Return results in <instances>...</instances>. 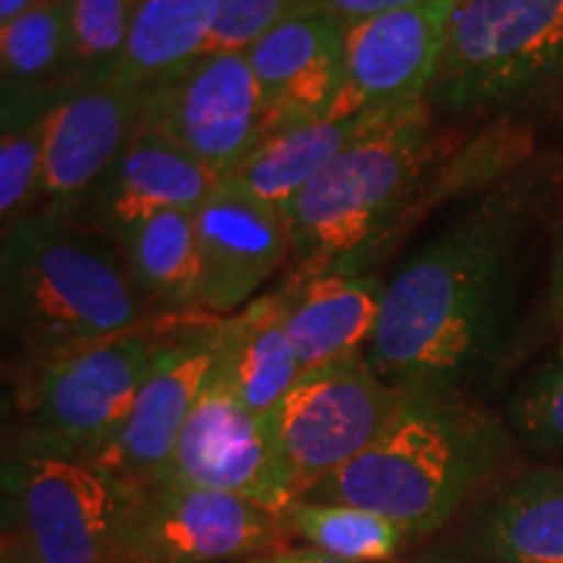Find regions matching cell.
Returning a JSON list of instances; mask_svg holds the SVG:
<instances>
[{
	"label": "cell",
	"instance_id": "obj_1",
	"mask_svg": "<svg viewBox=\"0 0 563 563\" xmlns=\"http://www.w3.org/2000/svg\"><path fill=\"white\" fill-rule=\"evenodd\" d=\"M540 180L501 183L386 282L365 357L391 389L460 397L501 344L538 217Z\"/></svg>",
	"mask_w": 563,
	"mask_h": 563
},
{
	"label": "cell",
	"instance_id": "obj_2",
	"mask_svg": "<svg viewBox=\"0 0 563 563\" xmlns=\"http://www.w3.org/2000/svg\"><path fill=\"white\" fill-rule=\"evenodd\" d=\"M3 329L40 357L157 321L110 235L79 209L37 207L3 230Z\"/></svg>",
	"mask_w": 563,
	"mask_h": 563
},
{
	"label": "cell",
	"instance_id": "obj_3",
	"mask_svg": "<svg viewBox=\"0 0 563 563\" xmlns=\"http://www.w3.org/2000/svg\"><path fill=\"white\" fill-rule=\"evenodd\" d=\"M431 112L415 102L373 121L282 209L290 232L285 282L365 272V256L382 249L431 165Z\"/></svg>",
	"mask_w": 563,
	"mask_h": 563
},
{
	"label": "cell",
	"instance_id": "obj_4",
	"mask_svg": "<svg viewBox=\"0 0 563 563\" xmlns=\"http://www.w3.org/2000/svg\"><path fill=\"white\" fill-rule=\"evenodd\" d=\"M490 454V426L460 397L402 394L382 435L302 498L357 506L410 534L431 532L452 517Z\"/></svg>",
	"mask_w": 563,
	"mask_h": 563
},
{
	"label": "cell",
	"instance_id": "obj_5",
	"mask_svg": "<svg viewBox=\"0 0 563 563\" xmlns=\"http://www.w3.org/2000/svg\"><path fill=\"white\" fill-rule=\"evenodd\" d=\"M175 319L165 316L108 340L21 357L13 382L21 422L16 446L95 462L129 420L141 386L170 340Z\"/></svg>",
	"mask_w": 563,
	"mask_h": 563
},
{
	"label": "cell",
	"instance_id": "obj_6",
	"mask_svg": "<svg viewBox=\"0 0 563 563\" xmlns=\"http://www.w3.org/2000/svg\"><path fill=\"white\" fill-rule=\"evenodd\" d=\"M563 91V0H456L433 112L522 108Z\"/></svg>",
	"mask_w": 563,
	"mask_h": 563
},
{
	"label": "cell",
	"instance_id": "obj_7",
	"mask_svg": "<svg viewBox=\"0 0 563 563\" xmlns=\"http://www.w3.org/2000/svg\"><path fill=\"white\" fill-rule=\"evenodd\" d=\"M402 391L373 371L368 357L302 371L292 389L266 415V428L298 501L382 435Z\"/></svg>",
	"mask_w": 563,
	"mask_h": 563
},
{
	"label": "cell",
	"instance_id": "obj_8",
	"mask_svg": "<svg viewBox=\"0 0 563 563\" xmlns=\"http://www.w3.org/2000/svg\"><path fill=\"white\" fill-rule=\"evenodd\" d=\"M290 540L282 514L230 493L157 481L129 488L112 563H241Z\"/></svg>",
	"mask_w": 563,
	"mask_h": 563
},
{
	"label": "cell",
	"instance_id": "obj_9",
	"mask_svg": "<svg viewBox=\"0 0 563 563\" xmlns=\"http://www.w3.org/2000/svg\"><path fill=\"white\" fill-rule=\"evenodd\" d=\"M3 483L37 563H112L129 488L100 464L13 443Z\"/></svg>",
	"mask_w": 563,
	"mask_h": 563
},
{
	"label": "cell",
	"instance_id": "obj_10",
	"mask_svg": "<svg viewBox=\"0 0 563 563\" xmlns=\"http://www.w3.org/2000/svg\"><path fill=\"white\" fill-rule=\"evenodd\" d=\"M139 125L230 175L266 136V108L245 51H209L170 81L144 91Z\"/></svg>",
	"mask_w": 563,
	"mask_h": 563
},
{
	"label": "cell",
	"instance_id": "obj_11",
	"mask_svg": "<svg viewBox=\"0 0 563 563\" xmlns=\"http://www.w3.org/2000/svg\"><path fill=\"white\" fill-rule=\"evenodd\" d=\"M456 0H420L344 21L342 81L327 118H382L426 102Z\"/></svg>",
	"mask_w": 563,
	"mask_h": 563
},
{
	"label": "cell",
	"instance_id": "obj_12",
	"mask_svg": "<svg viewBox=\"0 0 563 563\" xmlns=\"http://www.w3.org/2000/svg\"><path fill=\"white\" fill-rule=\"evenodd\" d=\"M162 481L220 490L285 514L298 493L266 428L211 368Z\"/></svg>",
	"mask_w": 563,
	"mask_h": 563
},
{
	"label": "cell",
	"instance_id": "obj_13",
	"mask_svg": "<svg viewBox=\"0 0 563 563\" xmlns=\"http://www.w3.org/2000/svg\"><path fill=\"white\" fill-rule=\"evenodd\" d=\"M214 332L217 316L175 319L170 340L141 386L129 420L95 460L125 488H144L165 477L183 428L214 368Z\"/></svg>",
	"mask_w": 563,
	"mask_h": 563
},
{
	"label": "cell",
	"instance_id": "obj_14",
	"mask_svg": "<svg viewBox=\"0 0 563 563\" xmlns=\"http://www.w3.org/2000/svg\"><path fill=\"white\" fill-rule=\"evenodd\" d=\"M199 245V313L232 316L262 298L290 264V232L282 209L220 183L194 211Z\"/></svg>",
	"mask_w": 563,
	"mask_h": 563
},
{
	"label": "cell",
	"instance_id": "obj_15",
	"mask_svg": "<svg viewBox=\"0 0 563 563\" xmlns=\"http://www.w3.org/2000/svg\"><path fill=\"white\" fill-rule=\"evenodd\" d=\"M144 91L121 76L68 84L45 115L37 207L81 209L139 129Z\"/></svg>",
	"mask_w": 563,
	"mask_h": 563
},
{
	"label": "cell",
	"instance_id": "obj_16",
	"mask_svg": "<svg viewBox=\"0 0 563 563\" xmlns=\"http://www.w3.org/2000/svg\"><path fill=\"white\" fill-rule=\"evenodd\" d=\"M266 108V133L327 118L342 81L344 19L300 5L245 51Z\"/></svg>",
	"mask_w": 563,
	"mask_h": 563
},
{
	"label": "cell",
	"instance_id": "obj_17",
	"mask_svg": "<svg viewBox=\"0 0 563 563\" xmlns=\"http://www.w3.org/2000/svg\"><path fill=\"white\" fill-rule=\"evenodd\" d=\"M220 183V175L173 141L139 125L79 211L115 241L162 211H196Z\"/></svg>",
	"mask_w": 563,
	"mask_h": 563
},
{
	"label": "cell",
	"instance_id": "obj_18",
	"mask_svg": "<svg viewBox=\"0 0 563 563\" xmlns=\"http://www.w3.org/2000/svg\"><path fill=\"white\" fill-rule=\"evenodd\" d=\"M285 327L300 371L368 352L386 285L368 272H327L279 287Z\"/></svg>",
	"mask_w": 563,
	"mask_h": 563
},
{
	"label": "cell",
	"instance_id": "obj_19",
	"mask_svg": "<svg viewBox=\"0 0 563 563\" xmlns=\"http://www.w3.org/2000/svg\"><path fill=\"white\" fill-rule=\"evenodd\" d=\"M214 371L253 415L266 418L300 378L285 327L282 292L272 290L243 311L217 319Z\"/></svg>",
	"mask_w": 563,
	"mask_h": 563
},
{
	"label": "cell",
	"instance_id": "obj_20",
	"mask_svg": "<svg viewBox=\"0 0 563 563\" xmlns=\"http://www.w3.org/2000/svg\"><path fill=\"white\" fill-rule=\"evenodd\" d=\"M373 121L378 118H319L266 133L256 150L224 175L222 183L285 209Z\"/></svg>",
	"mask_w": 563,
	"mask_h": 563
},
{
	"label": "cell",
	"instance_id": "obj_21",
	"mask_svg": "<svg viewBox=\"0 0 563 563\" xmlns=\"http://www.w3.org/2000/svg\"><path fill=\"white\" fill-rule=\"evenodd\" d=\"M136 290L154 316L199 313V245L194 211H162L115 238Z\"/></svg>",
	"mask_w": 563,
	"mask_h": 563
},
{
	"label": "cell",
	"instance_id": "obj_22",
	"mask_svg": "<svg viewBox=\"0 0 563 563\" xmlns=\"http://www.w3.org/2000/svg\"><path fill=\"white\" fill-rule=\"evenodd\" d=\"M220 0H136L118 76L141 91L175 79L207 53Z\"/></svg>",
	"mask_w": 563,
	"mask_h": 563
},
{
	"label": "cell",
	"instance_id": "obj_23",
	"mask_svg": "<svg viewBox=\"0 0 563 563\" xmlns=\"http://www.w3.org/2000/svg\"><path fill=\"white\" fill-rule=\"evenodd\" d=\"M483 545L501 563H563V464L530 470L498 496Z\"/></svg>",
	"mask_w": 563,
	"mask_h": 563
},
{
	"label": "cell",
	"instance_id": "obj_24",
	"mask_svg": "<svg viewBox=\"0 0 563 563\" xmlns=\"http://www.w3.org/2000/svg\"><path fill=\"white\" fill-rule=\"evenodd\" d=\"M3 95H58L70 79L66 0H40L0 26Z\"/></svg>",
	"mask_w": 563,
	"mask_h": 563
},
{
	"label": "cell",
	"instance_id": "obj_25",
	"mask_svg": "<svg viewBox=\"0 0 563 563\" xmlns=\"http://www.w3.org/2000/svg\"><path fill=\"white\" fill-rule=\"evenodd\" d=\"M287 532L306 545L347 563H386L399 553L410 532L391 519L327 501H295L282 514Z\"/></svg>",
	"mask_w": 563,
	"mask_h": 563
},
{
	"label": "cell",
	"instance_id": "obj_26",
	"mask_svg": "<svg viewBox=\"0 0 563 563\" xmlns=\"http://www.w3.org/2000/svg\"><path fill=\"white\" fill-rule=\"evenodd\" d=\"M58 95H3V121H0L3 230L37 209L42 167H45V115Z\"/></svg>",
	"mask_w": 563,
	"mask_h": 563
},
{
	"label": "cell",
	"instance_id": "obj_27",
	"mask_svg": "<svg viewBox=\"0 0 563 563\" xmlns=\"http://www.w3.org/2000/svg\"><path fill=\"white\" fill-rule=\"evenodd\" d=\"M136 0H66L70 79L102 81L118 76Z\"/></svg>",
	"mask_w": 563,
	"mask_h": 563
},
{
	"label": "cell",
	"instance_id": "obj_28",
	"mask_svg": "<svg viewBox=\"0 0 563 563\" xmlns=\"http://www.w3.org/2000/svg\"><path fill=\"white\" fill-rule=\"evenodd\" d=\"M511 415L525 439L545 449H563V363L555 361L527 378Z\"/></svg>",
	"mask_w": 563,
	"mask_h": 563
},
{
	"label": "cell",
	"instance_id": "obj_29",
	"mask_svg": "<svg viewBox=\"0 0 563 563\" xmlns=\"http://www.w3.org/2000/svg\"><path fill=\"white\" fill-rule=\"evenodd\" d=\"M311 0H220L209 51H249L274 24Z\"/></svg>",
	"mask_w": 563,
	"mask_h": 563
},
{
	"label": "cell",
	"instance_id": "obj_30",
	"mask_svg": "<svg viewBox=\"0 0 563 563\" xmlns=\"http://www.w3.org/2000/svg\"><path fill=\"white\" fill-rule=\"evenodd\" d=\"M316 3L327 5L329 11H334L336 16L344 21H352V19L376 16V13H384V11L405 9V5L420 3V0H316Z\"/></svg>",
	"mask_w": 563,
	"mask_h": 563
},
{
	"label": "cell",
	"instance_id": "obj_31",
	"mask_svg": "<svg viewBox=\"0 0 563 563\" xmlns=\"http://www.w3.org/2000/svg\"><path fill=\"white\" fill-rule=\"evenodd\" d=\"M241 563H347L334 559V555L316 551L311 545H282L277 551L262 553V555H253L249 561Z\"/></svg>",
	"mask_w": 563,
	"mask_h": 563
},
{
	"label": "cell",
	"instance_id": "obj_32",
	"mask_svg": "<svg viewBox=\"0 0 563 563\" xmlns=\"http://www.w3.org/2000/svg\"><path fill=\"white\" fill-rule=\"evenodd\" d=\"M0 563H37L34 551L26 540V534L11 525V530L3 532V551H0Z\"/></svg>",
	"mask_w": 563,
	"mask_h": 563
},
{
	"label": "cell",
	"instance_id": "obj_33",
	"mask_svg": "<svg viewBox=\"0 0 563 563\" xmlns=\"http://www.w3.org/2000/svg\"><path fill=\"white\" fill-rule=\"evenodd\" d=\"M40 0H0V26L9 24L24 11H30L32 5H37Z\"/></svg>",
	"mask_w": 563,
	"mask_h": 563
},
{
	"label": "cell",
	"instance_id": "obj_34",
	"mask_svg": "<svg viewBox=\"0 0 563 563\" xmlns=\"http://www.w3.org/2000/svg\"><path fill=\"white\" fill-rule=\"evenodd\" d=\"M553 290H555V302H559L563 313V245L559 251V258H555V277H553Z\"/></svg>",
	"mask_w": 563,
	"mask_h": 563
}]
</instances>
